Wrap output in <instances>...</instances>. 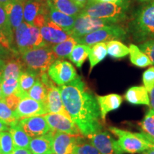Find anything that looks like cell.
<instances>
[{
    "mask_svg": "<svg viewBox=\"0 0 154 154\" xmlns=\"http://www.w3.org/2000/svg\"><path fill=\"white\" fill-rule=\"evenodd\" d=\"M65 109L83 136L101 131V113L96 96L80 76L65 85L59 86Z\"/></svg>",
    "mask_w": 154,
    "mask_h": 154,
    "instance_id": "1",
    "label": "cell"
},
{
    "mask_svg": "<svg viewBox=\"0 0 154 154\" xmlns=\"http://www.w3.org/2000/svg\"><path fill=\"white\" fill-rule=\"evenodd\" d=\"M128 32L136 42L154 39V5L142 7L135 13L128 24Z\"/></svg>",
    "mask_w": 154,
    "mask_h": 154,
    "instance_id": "2",
    "label": "cell"
},
{
    "mask_svg": "<svg viewBox=\"0 0 154 154\" xmlns=\"http://www.w3.org/2000/svg\"><path fill=\"white\" fill-rule=\"evenodd\" d=\"M127 5L113 2H94L87 4L81 14L101 19L113 24L126 18Z\"/></svg>",
    "mask_w": 154,
    "mask_h": 154,
    "instance_id": "3",
    "label": "cell"
},
{
    "mask_svg": "<svg viewBox=\"0 0 154 154\" xmlns=\"http://www.w3.org/2000/svg\"><path fill=\"white\" fill-rule=\"evenodd\" d=\"M26 70L39 75L47 72L49 66L57 60L51 46L38 47L20 54Z\"/></svg>",
    "mask_w": 154,
    "mask_h": 154,
    "instance_id": "4",
    "label": "cell"
},
{
    "mask_svg": "<svg viewBox=\"0 0 154 154\" xmlns=\"http://www.w3.org/2000/svg\"><path fill=\"white\" fill-rule=\"evenodd\" d=\"M14 40L16 49L19 54L27 50L50 46L44 41L39 29L25 22L15 30Z\"/></svg>",
    "mask_w": 154,
    "mask_h": 154,
    "instance_id": "5",
    "label": "cell"
},
{
    "mask_svg": "<svg viewBox=\"0 0 154 154\" xmlns=\"http://www.w3.org/2000/svg\"><path fill=\"white\" fill-rule=\"evenodd\" d=\"M126 36V31L122 26L115 24L108 25L86 35L76 38V39L78 44L91 47L100 42H106L115 39L125 40Z\"/></svg>",
    "mask_w": 154,
    "mask_h": 154,
    "instance_id": "6",
    "label": "cell"
},
{
    "mask_svg": "<svg viewBox=\"0 0 154 154\" xmlns=\"http://www.w3.org/2000/svg\"><path fill=\"white\" fill-rule=\"evenodd\" d=\"M109 129L118 138L117 141L124 153H143L150 149L149 143L140 137L138 134H133L113 126L109 127Z\"/></svg>",
    "mask_w": 154,
    "mask_h": 154,
    "instance_id": "7",
    "label": "cell"
},
{
    "mask_svg": "<svg viewBox=\"0 0 154 154\" xmlns=\"http://www.w3.org/2000/svg\"><path fill=\"white\" fill-rule=\"evenodd\" d=\"M47 72L49 78L59 86L72 82L78 76L72 63L63 59H57L49 66Z\"/></svg>",
    "mask_w": 154,
    "mask_h": 154,
    "instance_id": "8",
    "label": "cell"
},
{
    "mask_svg": "<svg viewBox=\"0 0 154 154\" xmlns=\"http://www.w3.org/2000/svg\"><path fill=\"white\" fill-rule=\"evenodd\" d=\"M111 24H115L103 19L94 18L79 14L76 17L74 26L69 32V34L74 38H79Z\"/></svg>",
    "mask_w": 154,
    "mask_h": 154,
    "instance_id": "9",
    "label": "cell"
},
{
    "mask_svg": "<svg viewBox=\"0 0 154 154\" xmlns=\"http://www.w3.org/2000/svg\"><path fill=\"white\" fill-rule=\"evenodd\" d=\"M53 131L62 132L74 136H81V131L71 118L59 113H46L42 116Z\"/></svg>",
    "mask_w": 154,
    "mask_h": 154,
    "instance_id": "10",
    "label": "cell"
},
{
    "mask_svg": "<svg viewBox=\"0 0 154 154\" xmlns=\"http://www.w3.org/2000/svg\"><path fill=\"white\" fill-rule=\"evenodd\" d=\"M87 138L101 154H124L117 140L113 138L107 132L95 133Z\"/></svg>",
    "mask_w": 154,
    "mask_h": 154,
    "instance_id": "11",
    "label": "cell"
},
{
    "mask_svg": "<svg viewBox=\"0 0 154 154\" xmlns=\"http://www.w3.org/2000/svg\"><path fill=\"white\" fill-rule=\"evenodd\" d=\"M18 123L25 133L31 138L43 136L51 131L47 121L42 116L21 119Z\"/></svg>",
    "mask_w": 154,
    "mask_h": 154,
    "instance_id": "12",
    "label": "cell"
},
{
    "mask_svg": "<svg viewBox=\"0 0 154 154\" xmlns=\"http://www.w3.org/2000/svg\"><path fill=\"white\" fill-rule=\"evenodd\" d=\"M46 113L47 111L43 103L30 99L29 97H25L21 99L18 107L15 111V115L18 121L25 118L43 116Z\"/></svg>",
    "mask_w": 154,
    "mask_h": 154,
    "instance_id": "13",
    "label": "cell"
},
{
    "mask_svg": "<svg viewBox=\"0 0 154 154\" xmlns=\"http://www.w3.org/2000/svg\"><path fill=\"white\" fill-rule=\"evenodd\" d=\"M47 88V96L44 103L47 113H59L71 118L63 104L59 88L57 87L54 82Z\"/></svg>",
    "mask_w": 154,
    "mask_h": 154,
    "instance_id": "14",
    "label": "cell"
},
{
    "mask_svg": "<svg viewBox=\"0 0 154 154\" xmlns=\"http://www.w3.org/2000/svg\"><path fill=\"white\" fill-rule=\"evenodd\" d=\"M79 137L80 136L54 131L53 136V154H74Z\"/></svg>",
    "mask_w": 154,
    "mask_h": 154,
    "instance_id": "15",
    "label": "cell"
},
{
    "mask_svg": "<svg viewBox=\"0 0 154 154\" xmlns=\"http://www.w3.org/2000/svg\"><path fill=\"white\" fill-rule=\"evenodd\" d=\"M40 32L44 41L51 46L61 43L72 36L69 32L63 31L60 26L51 22L49 18L46 24L40 28Z\"/></svg>",
    "mask_w": 154,
    "mask_h": 154,
    "instance_id": "16",
    "label": "cell"
},
{
    "mask_svg": "<svg viewBox=\"0 0 154 154\" xmlns=\"http://www.w3.org/2000/svg\"><path fill=\"white\" fill-rule=\"evenodd\" d=\"M48 0H26L24 5V22L33 25L35 17L39 14L48 15Z\"/></svg>",
    "mask_w": 154,
    "mask_h": 154,
    "instance_id": "17",
    "label": "cell"
},
{
    "mask_svg": "<svg viewBox=\"0 0 154 154\" xmlns=\"http://www.w3.org/2000/svg\"><path fill=\"white\" fill-rule=\"evenodd\" d=\"M5 61V66L2 75L3 80L7 79H19L20 74L26 70L24 63L18 51H14L12 55Z\"/></svg>",
    "mask_w": 154,
    "mask_h": 154,
    "instance_id": "18",
    "label": "cell"
},
{
    "mask_svg": "<svg viewBox=\"0 0 154 154\" xmlns=\"http://www.w3.org/2000/svg\"><path fill=\"white\" fill-rule=\"evenodd\" d=\"M25 2L26 0H12L4 5L14 33L17 28L23 22Z\"/></svg>",
    "mask_w": 154,
    "mask_h": 154,
    "instance_id": "19",
    "label": "cell"
},
{
    "mask_svg": "<svg viewBox=\"0 0 154 154\" xmlns=\"http://www.w3.org/2000/svg\"><path fill=\"white\" fill-rule=\"evenodd\" d=\"M54 131L31 139L29 149L32 154H53V136Z\"/></svg>",
    "mask_w": 154,
    "mask_h": 154,
    "instance_id": "20",
    "label": "cell"
},
{
    "mask_svg": "<svg viewBox=\"0 0 154 154\" xmlns=\"http://www.w3.org/2000/svg\"><path fill=\"white\" fill-rule=\"evenodd\" d=\"M96 99L99 106L101 120L103 121H105L107 113L118 109L123 101L121 96L116 94L97 96Z\"/></svg>",
    "mask_w": 154,
    "mask_h": 154,
    "instance_id": "21",
    "label": "cell"
},
{
    "mask_svg": "<svg viewBox=\"0 0 154 154\" xmlns=\"http://www.w3.org/2000/svg\"><path fill=\"white\" fill-rule=\"evenodd\" d=\"M48 5H49V10H48L47 15L48 18L51 22L60 26L63 31L69 33L73 29L76 17L69 16V15L63 14L60 11L57 10L50 3L49 0H48Z\"/></svg>",
    "mask_w": 154,
    "mask_h": 154,
    "instance_id": "22",
    "label": "cell"
},
{
    "mask_svg": "<svg viewBox=\"0 0 154 154\" xmlns=\"http://www.w3.org/2000/svg\"><path fill=\"white\" fill-rule=\"evenodd\" d=\"M125 99L131 104L150 106L149 91L142 86L131 87L125 94Z\"/></svg>",
    "mask_w": 154,
    "mask_h": 154,
    "instance_id": "23",
    "label": "cell"
},
{
    "mask_svg": "<svg viewBox=\"0 0 154 154\" xmlns=\"http://www.w3.org/2000/svg\"><path fill=\"white\" fill-rule=\"evenodd\" d=\"M39 75L30 71L25 70L20 74L19 78V88L15 95L19 96L21 99L28 97L27 93L30 88L34 86Z\"/></svg>",
    "mask_w": 154,
    "mask_h": 154,
    "instance_id": "24",
    "label": "cell"
},
{
    "mask_svg": "<svg viewBox=\"0 0 154 154\" xmlns=\"http://www.w3.org/2000/svg\"><path fill=\"white\" fill-rule=\"evenodd\" d=\"M8 131L10 133L15 148H23L29 149L32 138L25 133L19 123L9 126Z\"/></svg>",
    "mask_w": 154,
    "mask_h": 154,
    "instance_id": "25",
    "label": "cell"
},
{
    "mask_svg": "<svg viewBox=\"0 0 154 154\" xmlns=\"http://www.w3.org/2000/svg\"><path fill=\"white\" fill-rule=\"evenodd\" d=\"M139 124L143 133L138 134V136L146 142L154 143V110L150 109Z\"/></svg>",
    "mask_w": 154,
    "mask_h": 154,
    "instance_id": "26",
    "label": "cell"
},
{
    "mask_svg": "<svg viewBox=\"0 0 154 154\" xmlns=\"http://www.w3.org/2000/svg\"><path fill=\"white\" fill-rule=\"evenodd\" d=\"M77 44L76 38L71 36L66 41L51 46V48L57 59H63L69 57L73 49Z\"/></svg>",
    "mask_w": 154,
    "mask_h": 154,
    "instance_id": "27",
    "label": "cell"
},
{
    "mask_svg": "<svg viewBox=\"0 0 154 154\" xmlns=\"http://www.w3.org/2000/svg\"><path fill=\"white\" fill-rule=\"evenodd\" d=\"M107 54L106 42H100L91 46L90 49L88 59L90 63V72L96 65L105 59Z\"/></svg>",
    "mask_w": 154,
    "mask_h": 154,
    "instance_id": "28",
    "label": "cell"
},
{
    "mask_svg": "<svg viewBox=\"0 0 154 154\" xmlns=\"http://www.w3.org/2000/svg\"><path fill=\"white\" fill-rule=\"evenodd\" d=\"M49 1L57 10L69 16L77 17L82 12L83 9L76 5L72 0H49Z\"/></svg>",
    "mask_w": 154,
    "mask_h": 154,
    "instance_id": "29",
    "label": "cell"
},
{
    "mask_svg": "<svg viewBox=\"0 0 154 154\" xmlns=\"http://www.w3.org/2000/svg\"><path fill=\"white\" fill-rule=\"evenodd\" d=\"M129 54L130 60L135 66L140 67V68H143V67L149 66L152 64L149 57L135 44H130Z\"/></svg>",
    "mask_w": 154,
    "mask_h": 154,
    "instance_id": "30",
    "label": "cell"
},
{
    "mask_svg": "<svg viewBox=\"0 0 154 154\" xmlns=\"http://www.w3.org/2000/svg\"><path fill=\"white\" fill-rule=\"evenodd\" d=\"M91 47L82 44H77L73 49L69 59L78 68H81L89 54Z\"/></svg>",
    "mask_w": 154,
    "mask_h": 154,
    "instance_id": "31",
    "label": "cell"
},
{
    "mask_svg": "<svg viewBox=\"0 0 154 154\" xmlns=\"http://www.w3.org/2000/svg\"><path fill=\"white\" fill-rule=\"evenodd\" d=\"M107 54L115 59H120L129 54V48L117 40L106 42Z\"/></svg>",
    "mask_w": 154,
    "mask_h": 154,
    "instance_id": "32",
    "label": "cell"
},
{
    "mask_svg": "<svg viewBox=\"0 0 154 154\" xmlns=\"http://www.w3.org/2000/svg\"><path fill=\"white\" fill-rule=\"evenodd\" d=\"M0 29L2 30L4 34L7 36L8 39L10 42L11 47L13 49H16V47L14 46V33L13 32L12 28L9 21V18L6 13L4 5H0Z\"/></svg>",
    "mask_w": 154,
    "mask_h": 154,
    "instance_id": "33",
    "label": "cell"
},
{
    "mask_svg": "<svg viewBox=\"0 0 154 154\" xmlns=\"http://www.w3.org/2000/svg\"><path fill=\"white\" fill-rule=\"evenodd\" d=\"M47 96V88L39 80V78L36 81L34 86L30 88L27 93V96L30 99L35 100L44 104Z\"/></svg>",
    "mask_w": 154,
    "mask_h": 154,
    "instance_id": "34",
    "label": "cell"
},
{
    "mask_svg": "<svg viewBox=\"0 0 154 154\" xmlns=\"http://www.w3.org/2000/svg\"><path fill=\"white\" fill-rule=\"evenodd\" d=\"M0 120L8 126H11L19 122L15 112L7 106L4 99L0 100Z\"/></svg>",
    "mask_w": 154,
    "mask_h": 154,
    "instance_id": "35",
    "label": "cell"
},
{
    "mask_svg": "<svg viewBox=\"0 0 154 154\" xmlns=\"http://www.w3.org/2000/svg\"><path fill=\"white\" fill-rule=\"evenodd\" d=\"M15 149L10 133L0 132V152L2 154H11Z\"/></svg>",
    "mask_w": 154,
    "mask_h": 154,
    "instance_id": "36",
    "label": "cell"
},
{
    "mask_svg": "<svg viewBox=\"0 0 154 154\" xmlns=\"http://www.w3.org/2000/svg\"><path fill=\"white\" fill-rule=\"evenodd\" d=\"M19 88V79H7L2 81V99L7 96L15 94Z\"/></svg>",
    "mask_w": 154,
    "mask_h": 154,
    "instance_id": "37",
    "label": "cell"
},
{
    "mask_svg": "<svg viewBox=\"0 0 154 154\" xmlns=\"http://www.w3.org/2000/svg\"><path fill=\"white\" fill-rule=\"evenodd\" d=\"M82 137H79L78 143L74 149V154H101L91 143L82 142Z\"/></svg>",
    "mask_w": 154,
    "mask_h": 154,
    "instance_id": "38",
    "label": "cell"
},
{
    "mask_svg": "<svg viewBox=\"0 0 154 154\" xmlns=\"http://www.w3.org/2000/svg\"><path fill=\"white\" fill-rule=\"evenodd\" d=\"M143 82L144 87L149 93L154 86V66L150 67L143 73Z\"/></svg>",
    "mask_w": 154,
    "mask_h": 154,
    "instance_id": "39",
    "label": "cell"
},
{
    "mask_svg": "<svg viewBox=\"0 0 154 154\" xmlns=\"http://www.w3.org/2000/svg\"><path fill=\"white\" fill-rule=\"evenodd\" d=\"M139 49L149 57L152 64H154V39L140 44Z\"/></svg>",
    "mask_w": 154,
    "mask_h": 154,
    "instance_id": "40",
    "label": "cell"
},
{
    "mask_svg": "<svg viewBox=\"0 0 154 154\" xmlns=\"http://www.w3.org/2000/svg\"><path fill=\"white\" fill-rule=\"evenodd\" d=\"M3 99L5 100L7 106H8L11 110L14 111V112L17 109V107H18L19 102L21 101L20 98H19V96H17V95H15V94H11V95L7 96V97H6Z\"/></svg>",
    "mask_w": 154,
    "mask_h": 154,
    "instance_id": "41",
    "label": "cell"
},
{
    "mask_svg": "<svg viewBox=\"0 0 154 154\" xmlns=\"http://www.w3.org/2000/svg\"><path fill=\"white\" fill-rule=\"evenodd\" d=\"M48 20V17L43 14H39L35 17L33 22V26L37 28H42L46 24Z\"/></svg>",
    "mask_w": 154,
    "mask_h": 154,
    "instance_id": "42",
    "label": "cell"
},
{
    "mask_svg": "<svg viewBox=\"0 0 154 154\" xmlns=\"http://www.w3.org/2000/svg\"><path fill=\"white\" fill-rule=\"evenodd\" d=\"M0 45L2 46L3 47H5L7 49L16 50L13 49V47H11L10 42H9L8 38L7 37V36L4 34V32L1 29H0Z\"/></svg>",
    "mask_w": 154,
    "mask_h": 154,
    "instance_id": "43",
    "label": "cell"
},
{
    "mask_svg": "<svg viewBox=\"0 0 154 154\" xmlns=\"http://www.w3.org/2000/svg\"><path fill=\"white\" fill-rule=\"evenodd\" d=\"M16 51H17V50L7 49L5 47H3L2 46L0 45V59H2L4 61L7 60Z\"/></svg>",
    "mask_w": 154,
    "mask_h": 154,
    "instance_id": "44",
    "label": "cell"
},
{
    "mask_svg": "<svg viewBox=\"0 0 154 154\" xmlns=\"http://www.w3.org/2000/svg\"><path fill=\"white\" fill-rule=\"evenodd\" d=\"M94 2H113L126 5V0H88V4Z\"/></svg>",
    "mask_w": 154,
    "mask_h": 154,
    "instance_id": "45",
    "label": "cell"
},
{
    "mask_svg": "<svg viewBox=\"0 0 154 154\" xmlns=\"http://www.w3.org/2000/svg\"><path fill=\"white\" fill-rule=\"evenodd\" d=\"M11 154H32L29 149L23 148H15Z\"/></svg>",
    "mask_w": 154,
    "mask_h": 154,
    "instance_id": "46",
    "label": "cell"
},
{
    "mask_svg": "<svg viewBox=\"0 0 154 154\" xmlns=\"http://www.w3.org/2000/svg\"><path fill=\"white\" fill-rule=\"evenodd\" d=\"M72 1L82 9H84L88 2V0H72Z\"/></svg>",
    "mask_w": 154,
    "mask_h": 154,
    "instance_id": "47",
    "label": "cell"
},
{
    "mask_svg": "<svg viewBox=\"0 0 154 154\" xmlns=\"http://www.w3.org/2000/svg\"><path fill=\"white\" fill-rule=\"evenodd\" d=\"M149 98H150V106L151 109L154 110V86L151 91L149 92Z\"/></svg>",
    "mask_w": 154,
    "mask_h": 154,
    "instance_id": "48",
    "label": "cell"
},
{
    "mask_svg": "<svg viewBox=\"0 0 154 154\" xmlns=\"http://www.w3.org/2000/svg\"><path fill=\"white\" fill-rule=\"evenodd\" d=\"M9 126L6 124L5 123L3 122L2 120H0V132L7 131H9Z\"/></svg>",
    "mask_w": 154,
    "mask_h": 154,
    "instance_id": "49",
    "label": "cell"
},
{
    "mask_svg": "<svg viewBox=\"0 0 154 154\" xmlns=\"http://www.w3.org/2000/svg\"><path fill=\"white\" fill-rule=\"evenodd\" d=\"M5 61L2 60V59H0V77H2L4 69H5Z\"/></svg>",
    "mask_w": 154,
    "mask_h": 154,
    "instance_id": "50",
    "label": "cell"
},
{
    "mask_svg": "<svg viewBox=\"0 0 154 154\" xmlns=\"http://www.w3.org/2000/svg\"><path fill=\"white\" fill-rule=\"evenodd\" d=\"M3 79L2 77H0V100L2 99V84Z\"/></svg>",
    "mask_w": 154,
    "mask_h": 154,
    "instance_id": "51",
    "label": "cell"
},
{
    "mask_svg": "<svg viewBox=\"0 0 154 154\" xmlns=\"http://www.w3.org/2000/svg\"><path fill=\"white\" fill-rule=\"evenodd\" d=\"M142 154H154V149H149L148 150H146V151H143Z\"/></svg>",
    "mask_w": 154,
    "mask_h": 154,
    "instance_id": "52",
    "label": "cell"
},
{
    "mask_svg": "<svg viewBox=\"0 0 154 154\" xmlns=\"http://www.w3.org/2000/svg\"><path fill=\"white\" fill-rule=\"evenodd\" d=\"M12 1V0H0V5H5L6 4L9 3V2Z\"/></svg>",
    "mask_w": 154,
    "mask_h": 154,
    "instance_id": "53",
    "label": "cell"
},
{
    "mask_svg": "<svg viewBox=\"0 0 154 154\" xmlns=\"http://www.w3.org/2000/svg\"><path fill=\"white\" fill-rule=\"evenodd\" d=\"M147 143H149V148H150V149H154V143H149V142H147Z\"/></svg>",
    "mask_w": 154,
    "mask_h": 154,
    "instance_id": "54",
    "label": "cell"
},
{
    "mask_svg": "<svg viewBox=\"0 0 154 154\" xmlns=\"http://www.w3.org/2000/svg\"><path fill=\"white\" fill-rule=\"evenodd\" d=\"M138 1L140 2H147L151 1V0H138Z\"/></svg>",
    "mask_w": 154,
    "mask_h": 154,
    "instance_id": "55",
    "label": "cell"
},
{
    "mask_svg": "<svg viewBox=\"0 0 154 154\" xmlns=\"http://www.w3.org/2000/svg\"><path fill=\"white\" fill-rule=\"evenodd\" d=\"M153 5H154V0H153Z\"/></svg>",
    "mask_w": 154,
    "mask_h": 154,
    "instance_id": "56",
    "label": "cell"
},
{
    "mask_svg": "<svg viewBox=\"0 0 154 154\" xmlns=\"http://www.w3.org/2000/svg\"><path fill=\"white\" fill-rule=\"evenodd\" d=\"M0 154H2V153H1V152H0Z\"/></svg>",
    "mask_w": 154,
    "mask_h": 154,
    "instance_id": "57",
    "label": "cell"
}]
</instances>
